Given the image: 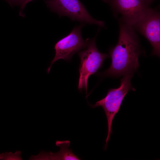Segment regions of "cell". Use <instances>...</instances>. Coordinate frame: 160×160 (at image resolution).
<instances>
[{
    "label": "cell",
    "instance_id": "1",
    "mask_svg": "<svg viewBox=\"0 0 160 160\" xmlns=\"http://www.w3.org/2000/svg\"><path fill=\"white\" fill-rule=\"evenodd\" d=\"M119 32L118 42L110 49V67L100 75L113 77L133 74L140 66L141 53L140 40L133 27L119 20Z\"/></svg>",
    "mask_w": 160,
    "mask_h": 160
},
{
    "label": "cell",
    "instance_id": "2",
    "mask_svg": "<svg viewBox=\"0 0 160 160\" xmlns=\"http://www.w3.org/2000/svg\"><path fill=\"white\" fill-rule=\"evenodd\" d=\"M133 74L124 76L121 79L120 86L117 88L109 89L106 96L91 106L93 108L100 106L103 109L108 122V131L104 149H107L110 135L112 133L111 127L113 119L118 112L122 101L127 93L135 89L132 86L131 79Z\"/></svg>",
    "mask_w": 160,
    "mask_h": 160
},
{
    "label": "cell",
    "instance_id": "3",
    "mask_svg": "<svg viewBox=\"0 0 160 160\" xmlns=\"http://www.w3.org/2000/svg\"><path fill=\"white\" fill-rule=\"evenodd\" d=\"M97 34L92 39H87L86 47L78 52L80 59L78 89L80 91L84 90L86 94L89 77L101 68L104 60L109 57L98 50L95 43Z\"/></svg>",
    "mask_w": 160,
    "mask_h": 160
},
{
    "label": "cell",
    "instance_id": "4",
    "mask_svg": "<svg viewBox=\"0 0 160 160\" xmlns=\"http://www.w3.org/2000/svg\"><path fill=\"white\" fill-rule=\"evenodd\" d=\"M45 2L50 10L60 17L66 16L84 25L95 24L105 28V23L92 17L79 0H47Z\"/></svg>",
    "mask_w": 160,
    "mask_h": 160
},
{
    "label": "cell",
    "instance_id": "5",
    "mask_svg": "<svg viewBox=\"0 0 160 160\" xmlns=\"http://www.w3.org/2000/svg\"><path fill=\"white\" fill-rule=\"evenodd\" d=\"M108 4L119 21L132 26L148 12L150 8L144 0H102Z\"/></svg>",
    "mask_w": 160,
    "mask_h": 160
},
{
    "label": "cell",
    "instance_id": "6",
    "mask_svg": "<svg viewBox=\"0 0 160 160\" xmlns=\"http://www.w3.org/2000/svg\"><path fill=\"white\" fill-rule=\"evenodd\" d=\"M84 25L81 23L75 26L69 34L55 44L54 47L55 55L47 69L48 73L55 62L60 59L70 61L75 54L86 47L87 40H84L81 34V29Z\"/></svg>",
    "mask_w": 160,
    "mask_h": 160
},
{
    "label": "cell",
    "instance_id": "7",
    "mask_svg": "<svg viewBox=\"0 0 160 160\" xmlns=\"http://www.w3.org/2000/svg\"><path fill=\"white\" fill-rule=\"evenodd\" d=\"M144 36L152 47V55H160V13L156 8H150L146 15L132 26Z\"/></svg>",
    "mask_w": 160,
    "mask_h": 160
},
{
    "label": "cell",
    "instance_id": "8",
    "mask_svg": "<svg viewBox=\"0 0 160 160\" xmlns=\"http://www.w3.org/2000/svg\"><path fill=\"white\" fill-rule=\"evenodd\" d=\"M70 142L67 140L63 141L57 140L55 144L60 148V150L53 153L50 151L46 152L41 151L37 156L32 155L29 160H79L80 159L69 148Z\"/></svg>",
    "mask_w": 160,
    "mask_h": 160
},
{
    "label": "cell",
    "instance_id": "9",
    "mask_svg": "<svg viewBox=\"0 0 160 160\" xmlns=\"http://www.w3.org/2000/svg\"><path fill=\"white\" fill-rule=\"evenodd\" d=\"M21 152L17 151L14 153L5 152L0 153V160H22Z\"/></svg>",
    "mask_w": 160,
    "mask_h": 160
},
{
    "label": "cell",
    "instance_id": "10",
    "mask_svg": "<svg viewBox=\"0 0 160 160\" xmlns=\"http://www.w3.org/2000/svg\"><path fill=\"white\" fill-rule=\"evenodd\" d=\"M12 6H19L20 8L19 12L20 16H23L22 11L25 8L26 4L29 2L34 0H5Z\"/></svg>",
    "mask_w": 160,
    "mask_h": 160
},
{
    "label": "cell",
    "instance_id": "11",
    "mask_svg": "<svg viewBox=\"0 0 160 160\" xmlns=\"http://www.w3.org/2000/svg\"><path fill=\"white\" fill-rule=\"evenodd\" d=\"M146 5L148 7L155 0H144Z\"/></svg>",
    "mask_w": 160,
    "mask_h": 160
}]
</instances>
